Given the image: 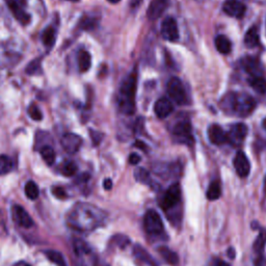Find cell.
Masks as SVG:
<instances>
[{"label":"cell","mask_w":266,"mask_h":266,"mask_svg":"<svg viewBox=\"0 0 266 266\" xmlns=\"http://www.w3.org/2000/svg\"><path fill=\"white\" fill-rule=\"evenodd\" d=\"M222 110L231 115L245 118L256 108V100L245 93H229L221 101Z\"/></svg>","instance_id":"6da1fadb"},{"label":"cell","mask_w":266,"mask_h":266,"mask_svg":"<svg viewBox=\"0 0 266 266\" xmlns=\"http://www.w3.org/2000/svg\"><path fill=\"white\" fill-rule=\"evenodd\" d=\"M136 87H137V75L135 71H133L124 79L119 90L118 104L123 113L132 114L135 111Z\"/></svg>","instance_id":"7a4b0ae2"},{"label":"cell","mask_w":266,"mask_h":266,"mask_svg":"<svg viewBox=\"0 0 266 266\" xmlns=\"http://www.w3.org/2000/svg\"><path fill=\"white\" fill-rule=\"evenodd\" d=\"M166 89H168V94L170 98L175 103H177L178 105H184L187 103L186 90L184 89V86H183L182 81L179 78L177 77L171 78L168 82Z\"/></svg>","instance_id":"3957f363"},{"label":"cell","mask_w":266,"mask_h":266,"mask_svg":"<svg viewBox=\"0 0 266 266\" xmlns=\"http://www.w3.org/2000/svg\"><path fill=\"white\" fill-rule=\"evenodd\" d=\"M144 224L147 233L150 235H160L164 231L160 215L153 209L147 211L144 219Z\"/></svg>","instance_id":"277c9868"},{"label":"cell","mask_w":266,"mask_h":266,"mask_svg":"<svg viewBox=\"0 0 266 266\" xmlns=\"http://www.w3.org/2000/svg\"><path fill=\"white\" fill-rule=\"evenodd\" d=\"M21 54L6 44H0V69L11 68L18 64Z\"/></svg>","instance_id":"5b68a950"},{"label":"cell","mask_w":266,"mask_h":266,"mask_svg":"<svg viewBox=\"0 0 266 266\" xmlns=\"http://www.w3.org/2000/svg\"><path fill=\"white\" fill-rule=\"evenodd\" d=\"M181 201V187L179 183H174L168 190L165 191L163 198L161 200V207L164 210L172 209L176 205H178Z\"/></svg>","instance_id":"8992f818"},{"label":"cell","mask_w":266,"mask_h":266,"mask_svg":"<svg viewBox=\"0 0 266 266\" xmlns=\"http://www.w3.org/2000/svg\"><path fill=\"white\" fill-rule=\"evenodd\" d=\"M247 126L244 123H237L232 125L230 127V130L227 131L228 136V144L232 146H239L244 143L247 135Z\"/></svg>","instance_id":"52a82bcc"},{"label":"cell","mask_w":266,"mask_h":266,"mask_svg":"<svg viewBox=\"0 0 266 266\" xmlns=\"http://www.w3.org/2000/svg\"><path fill=\"white\" fill-rule=\"evenodd\" d=\"M174 135L176 136L179 141L184 144L191 145L194 143V135H193V128L191 125L187 121H182L175 125L173 129Z\"/></svg>","instance_id":"ba28073f"},{"label":"cell","mask_w":266,"mask_h":266,"mask_svg":"<svg viewBox=\"0 0 266 266\" xmlns=\"http://www.w3.org/2000/svg\"><path fill=\"white\" fill-rule=\"evenodd\" d=\"M161 36L164 40L176 42L179 39V28L177 21L172 17H166L161 23Z\"/></svg>","instance_id":"9c48e42d"},{"label":"cell","mask_w":266,"mask_h":266,"mask_svg":"<svg viewBox=\"0 0 266 266\" xmlns=\"http://www.w3.org/2000/svg\"><path fill=\"white\" fill-rule=\"evenodd\" d=\"M82 145L81 136L75 133H66L62 137V146L66 152L69 154H75L79 151Z\"/></svg>","instance_id":"30bf717a"},{"label":"cell","mask_w":266,"mask_h":266,"mask_svg":"<svg viewBox=\"0 0 266 266\" xmlns=\"http://www.w3.org/2000/svg\"><path fill=\"white\" fill-rule=\"evenodd\" d=\"M208 138H209L210 143L215 146L228 144L227 132L218 124H212L211 126L208 128Z\"/></svg>","instance_id":"8fae6325"},{"label":"cell","mask_w":266,"mask_h":266,"mask_svg":"<svg viewBox=\"0 0 266 266\" xmlns=\"http://www.w3.org/2000/svg\"><path fill=\"white\" fill-rule=\"evenodd\" d=\"M233 163H234V168L239 177L245 178L248 176L249 172H251V163H249L248 158L244 151L237 152Z\"/></svg>","instance_id":"7c38bea8"},{"label":"cell","mask_w":266,"mask_h":266,"mask_svg":"<svg viewBox=\"0 0 266 266\" xmlns=\"http://www.w3.org/2000/svg\"><path fill=\"white\" fill-rule=\"evenodd\" d=\"M223 12L230 17L234 18H243L246 12V6L238 0H228L222 6Z\"/></svg>","instance_id":"4fadbf2b"},{"label":"cell","mask_w":266,"mask_h":266,"mask_svg":"<svg viewBox=\"0 0 266 266\" xmlns=\"http://www.w3.org/2000/svg\"><path fill=\"white\" fill-rule=\"evenodd\" d=\"M6 4L15 18L21 24L26 25L30 21V16L24 11L23 6L19 3L18 0H6Z\"/></svg>","instance_id":"5bb4252c"},{"label":"cell","mask_w":266,"mask_h":266,"mask_svg":"<svg viewBox=\"0 0 266 266\" xmlns=\"http://www.w3.org/2000/svg\"><path fill=\"white\" fill-rule=\"evenodd\" d=\"M169 5V0H151L148 8V18L150 20H157L166 10Z\"/></svg>","instance_id":"9a60e30c"},{"label":"cell","mask_w":266,"mask_h":266,"mask_svg":"<svg viewBox=\"0 0 266 266\" xmlns=\"http://www.w3.org/2000/svg\"><path fill=\"white\" fill-rule=\"evenodd\" d=\"M174 106L173 103L168 98L158 99L154 105V111L159 119H165L173 112Z\"/></svg>","instance_id":"2e32d148"},{"label":"cell","mask_w":266,"mask_h":266,"mask_svg":"<svg viewBox=\"0 0 266 266\" xmlns=\"http://www.w3.org/2000/svg\"><path fill=\"white\" fill-rule=\"evenodd\" d=\"M14 218L20 226L24 228H30L33 226V221L30 218V215L25 211V209L21 206H14L13 208Z\"/></svg>","instance_id":"e0dca14e"},{"label":"cell","mask_w":266,"mask_h":266,"mask_svg":"<svg viewBox=\"0 0 266 266\" xmlns=\"http://www.w3.org/2000/svg\"><path fill=\"white\" fill-rule=\"evenodd\" d=\"M243 66L251 76H262V66L260 62L254 57H245L243 61Z\"/></svg>","instance_id":"ac0fdd59"},{"label":"cell","mask_w":266,"mask_h":266,"mask_svg":"<svg viewBox=\"0 0 266 266\" xmlns=\"http://www.w3.org/2000/svg\"><path fill=\"white\" fill-rule=\"evenodd\" d=\"M133 254H134V256L137 258L138 260L149 264L150 266H158L154 258L139 244H136V245H134V247H133Z\"/></svg>","instance_id":"d6986e66"},{"label":"cell","mask_w":266,"mask_h":266,"mask_svg":"<svg viewBox=\"0 0 266 266\" xmlns=\"http://www.w3.org/2000/svg\"><path fill=\"white\" fill-rule=\"evenodd\" d=\"M77 61H78L79 71L81 73L88 72L90 69L91 56H90V53L87 51V50H80L77 55Z\"/></svg>","instance_id":"ffe728a7"},{"label":"cell","mask_w":266,"mask_h":266,"mask_svg":"<svg viewBox=\"0 0 266 266\" xmlns=\"http://www.w3.org/2000/svg\"><path fill=\"white\" fill-rule=\"evenodd\" d=\"M258 44H259V31L254 26L246 31L244 36V45L247 48H254L257 47Z\"/></svg>","instance_id":"44dd1931"},{"label":"cell","mask_w":266,"mask_h":266,"mask_svg":"<svg viewBox=\"0 0 266 266\" xmlns=\"http://www.w3.org/2000/svg\"><path fill=\"white\" fill-rule=\"evenodd\" d=\"M215 47L220 53L228 54L231 52L232 44L227 37L220 35L215 38Z\"/></svg>","instance_id":"7402d4cb"},{"label":"cell","mask_w":266,"mask_h":266,"mask_svg":"<svg viewBox=\"0 0 266 266\" xmlns=\"http://www.w3.org/2000/svg\"><path fill=\"white\" fill-rule=\"evenodd\" d=\"M266 245V230L264 228L260 229L259 234H258L255 243L253 244V249L257 255H261L264 252Z\"/></svg>","instance_id":"603a6c76"},{"label":"cell","mask_w":266,"mask_h":266,"mask_svg":"<svg viewBox=\"0 0 266 266\" xmlns=\"http://www.w3.org/2000/svg\"><path fill=\"white\" fill-rule=\"evenodd\" d=\"M55 39H56V31L55 29L50 26L47 27L43 33H42V42L47 48H52L54 43H55Z\"/></svg>","instance_id":"cb8c5ba5"},{"label":"cell","mask_w":266,"mask_h":266,"mask_svg":"<svg viewBox=\"0 0 266 266\" xmlns=\"http://www.w3.org/2000/svg\"><path fill=\"white\" fill-rule=\"evenodd\" d=\"M248 85L251 86L257 93L265 94L266 93V79L263 76H253L249 78Z\"/></svg>","instance_id":"d4e9b609"},{"label":"cell","mask_w":266,"mask_h":266,"mask_svg":"<svg viewBox=\"0 0 266 266\" xmlns=\"http://www.w3.org/2000/svg\"><path fill=\"white\" fill-rule=\"evenodd\" d=\"M221 195H222L221 183L216 180L211 182L207 189V194H206L207 199L210 200V201H215V200L220 199Z\"/></svg>","instance_id":"484cf974"},{"label":"cell","mask_w":266,"mask_h":266,"mask_svg":"<svg viewBox=\"0 0 266 266\" xmlns=\"http://www.w3.org/2000/svg\"><path fill=\"white\" fill-rule=\"evenodd\" d=\"M158 252H159V254L162 256L163 259L168 263L173 264V265L178 263L179 258H178L177 254L175 252H173V251H171V249L168 248L166 246L159 247V248H158Z\"/></svg>","instance_id":"4316f807"},{"label":"cell","mask_w":266,"mask_h":266,"mask_svg":"<svg viewBox=\"0 0 266 266\" xmlns=\"http://www.w3.org/2000/svg\"><path fill=\"white\" fill-rule=\"evenodd\" d=\"M134 178L136 181H138L140 183H144V184L153 185L151 176H150V173L143 168H137L134 171Z\"/></svg>","instance_id":"83f0119b"},{"label":"cell","mask_w":266,"mask_h":266,"mask_svg":"<svg viewBox=\"0 0 266 266\" xmlns=\"http://www.w3.org/2000/svg\"><path fill=\"white\" fill-rule=\"evenodd\" d=\"M41 156L48 165H52L55 160L54 150L49 146H45L41 149Z\"/></svg>","instance_id":"f1b7e54d"},{"label":"cell","mask_w":266,"mask_h":266,"mask_svg":"<svg viewBox=\"0 0 266 266\" xmlns=\"http://www.w3.org/2000/svg\"><path fill=\"white\" fill-rule=\"evenodd\" d=\"M45 254H46L48 259L51 262L55 263L57 266H66L65 258L60 252L53 251V249H49V251L45 252Z\"/></svg>","instance_id":"f546056e"},{"label":"cell","mask_w":266,"mask_h":266,"mask_svg":"<svg viewBox=\"0 0 266 266\" xmlns=\"http://www.w3.org/2000/svg\"><path fill=\"white\" fill-rule=\"evenodd\" d=\"M39 188L38 185L33 181H28L25 185V195L29 200H36L39 198Z\"/></svg>","instance_id":"4dcf8cb0"},{"label":"cell","mask_w":266,"mask_h":266,"mask_svg":"<svg viewBox=\"0 0 266 266\" xmlns=\"http://www.w3.org/2000/svg\"><path fill=\"white\" fill-rule=\"evenodd\" d=\"M13 169V162L10 157L0 155V175L8 174Z\"/></svg>","instance_id":"1f68e13d"},{"label":"cell","mask_w":266,"mask_h":266,"mask_svg":"<svg viewBox=\"0 0 266 266\" xmlns=\"http://www.w3.org/2000/svg\"><path fill=\"white\" fill-rule=\"evenodd\" d=\"M76 172H77V165H76V163H74L73 161H66L64 164L63 170H62V173L66 177L74 176V175L76 174Z\"/></svg>","instance_id":"d6a6232c"},{"label":"cell","mask_w":266,"mask_h":266,"mask_svg":"<svg viewBox=\"0 0 266 266\" xmlns=\"http://www.w3.org/2000/svg\"><path fill=\"white\" fill-rule=\"evenodd\" d=\"M95 26L96 20L94 18H90V17H86V18H83L79 23V27L83 30H90L95 28Z\"/></svg>","instance_id":"836d02e7"},{"label":"cell","mask_w":266,"mask_h":266,"mask_svg":"<svg viewBox=\"0 0 266 266\" xmlns=\"http://www.w3.org/2000/svg\"><path fill=\"white\" fill-rule=\"evenodd\" d=\"M28 114L32 120L35 121H41L43 119V114H42V111H40V108L36 105H31L28 108Z\"/></svg>","instance_id":"e575fe53"},{"label":"cell","mask_w":266,"mask_h":266,"mask_svg":"<svg viewBox=\"0 0 266 266\" xmlns=\"http://www.w3.org/2000/svg\"><path fill=\"white\" fill-rule=\"evenodd\" d=\"M74 247H75V251L78 253V255L82 254V253H88L89 251L88 244L86 243H83V241H81V240L75 241Z\"/></svg>","instance_id":"d590c367"},{"label":"cell","mask_w":266,"mask_h":266,"mask_svg":"<svg viewBox=\"0 0 266 266\" xmlns=\"http://www.w3.org/2000/svg\"><path fill=\"white\" fill-rule=\"evenodd\" d=\"M41 69V60H35L33 62H31L26 68V73L28 74H35L37 73L39 70Z\"/></svg>","instance_id":"8d00e7d4"},{"label":"cell","mask_w":266,"mask_h":266,"mask_svg":"<svg viewBox=\"0 0 266 266\" xmlns=\"http://www.w3.org/2000/svg\"><path fill=\"white\" fill-rule=\"evenodd\" d=\"M52 194L55 198L60 199V200H65L68 198V195H66V190L63 188V187H53L52 188Z\"/></svg>","instance_id":"74e56055"},{"label":"cell","mask_w":266,"mask_h":266,"mask_svg":"<svg viewBox=\"0 0 266 266\" xmlns=\"http://www.w3.org/2000/svg\"><path fill=\"white\" fill-rule=\"evenodd\" d=\"M89 132H90V137H91V140H93L94 146H97L101 143V140L103 139V134L101 132L93 131V130H90Z\"/></svg>","instance_id":"f35d334b"},{"label":"cell","mask_w":266,"mask_h":266,"mask_svg":"<svg viewBox=\"0 0 266 266\" xmlns=\"http://www.w3.org/2000/svg\"><path fill=\"white\" fill-rule=\"evenodd\" d=\"M208 266H230V264H228L227 262H224L223 260L220 259V258H212V259L208 263Z\"/></svg>","instance_id":"ab89813d"},{"label":"cell","mask_w":266,"mask_h":266,"mask_svg":"<svg viewBox=\"0 0 266 266\" xmlns=\"http://www.w3.org/2000/svg\"><path fill=\"white\" fill-rule=\"evenodd\" d=\"M255 266H266V258L263 254L257 255V259L255 260Z\"/></svg>","instance_id":"60d3db41"},{"label":"cell","mask_w":266,"mask_h":266,"mask_svg":"<svg viewBox=\"0 0 266 266\" xmlns=\"http://www.w3.org/2000/svg\"><path fill=\"white\" fill-rule=\"evenodd\" d=\"M140 160H141L140 156H139L138 154H136V153H132V154L129 156V162H130V164H132V165H136V164H138Z\"/></svg>","instance_id":"b9f144b4"},{"label":"cell","mask_w":266,"mask_h":266,"mask_svg":"<svg viewBox=\"0 0 266 266\" xmlns=\"http://www.w3.org/2000/svg\"><path fill=\"white\" fill-rule=\"evenodd\" d=\"M103 187L106 190H111L112 188V181L111 179H106L103 182Z\"/></svg>","instance_id":"7bdbcfd3"},{"label":"cell","mask_w":266,"mask_h":266,"mask_svg":"<svg viewBox=\"0 0 266 266\" xmlns=\"http://www.w3.org/2000/svg\"><path fill=\"white\" fill-rule=\"evenodd\" d=\"M228 256L231 258V259H234L235 258V251H234V248L231 247L229 251H228Z\"/></svg>","instance_id":"ee69618b"},{"label":"cell","mask_w":266,"mask_h":266,"mask_svg":"<svg viewBox=\"0 0 266 266\" xmlns=\"http://www.w3.org/2000/svg\"><path fill=\"white\" fill-rule=\"evenodd\" d=\"M145 146L146 145L144 143H141V141H136V143H135V147H137V148H139L141 150H146Z\"/></svg>","instance_id":"f6af8a7d"},{"label":"cell","mask_w":266,"mask_h":266,"mask_svg":"<svg viewBox=\"0 0 266 266\" xmlns=\"http://www.w3.org/2000/svg\"><path fill=\"white\" fill-rule=\"evenodd\" d=\"M13 266H31V265L26 263L25 261H19V262H17L16 264H14Z\"/></svg>","instance_id":"bcb514c9"},{"label":"cell","mask_w":266,"mask_h":266,"mask_svg":"<svg viewBox=\"0 0 266 266\" xmlns=\"http://www.w3.org/2000/svg\"><path fill=\"white\" fill-rule=\"evenodd\" d=\"M107 1L111 2V3H118L121 1V0H107Z\"/></svg>","instance_id":"7dc6e473"},{"label":"cell","mask_w":266,"mask_h":266,"mask_svg":"<svg viewBox=\"0 0 266 266\" xmlns=\"http://www.w3.org/2000/svg\"><path fill=\"white\" fill-rule=\"evenodd\" d=\"M262 126H263V128L266 130V119L263 120V122H262Z\"/></svg>","instance_id":"c3c4849f"},{"label":"cell","mask_w":266,"mask_h":266,"mask_svg":"<svg viewBox=\"0 0 266 266\" xmlns=\"http://www.w3.org/2000/svg\"><path fill=\"white\" fill-rule=\"evenodd\" d=\"M265 188H266V177H265Z\"/></svg>","instance_id":"681fc988"},{"label":"cell","mask_w":266,"mask_h":266,"mask_svg":"<svg viewBox=\"0 0 266 266\" xmlns=\"http://www.w3.org/2000/svg\"><path fill=\"white\" fill-rule=\"evenodd\" d=\"M105 266H108V265H105Z\"/></svg>","instance_id":"f907efd6"}]
</instances>
